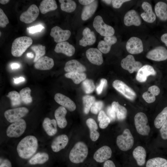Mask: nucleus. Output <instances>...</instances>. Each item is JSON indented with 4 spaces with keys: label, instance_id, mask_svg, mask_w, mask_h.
<instances>
[{
    "label": "nucleus",
    "instance_id": "f257e3e1",
    "mask_svg": "<svg viewBox=\"0 0 167 167\" xmlns=\"http://www.w3.org/2000/svg\"><path fill=\"white\" fill-rule=\"evenodd\" d=\"M38 147L36 138L32 135H27L18 143L17 152L20 158L24 159H30L35 154Z\"/></svg>",
    "mask_w": 167,
    "mask_h": 167
},
{
    "label": "nucleus",
    "instance_id": "f03ea898",
    "mask_svg": "<svg viewBox=\"0 0 167 167\" xmlns=\"http://www.w3.org/2000/svg\"><path fill=\"white\" fill-rule=\"evenodd\" d=\"M88 149L86 144L82 141L76 143L71 150L69 156L70 161L75 164L82 163L88 154Z\"/></svg>",
    "mask_w": 167,
    "mask_h": 167
},
{
    "label": "nucleus",
    "instance_id": "7ed1b4c3",
    "mask_svg": "<svg viewBox=\"0 0 167 167\" xmlns=\"http://www.w3.org/2000/svg\"><path fill=\"white\" fill-rule=\"evenodd\" d=\"M32 39L27 36H22L16 38L13 41L11 48V53L15 57H19L31 45Z\"/></svg>",
    "mask_w": 167,
    "mask_h": 167
},
{
    "label": "nucleus",
    "instance_id": "20e7f679",
    "mask_svg": "<svg viewBox=\"0 0 167 167\" xmlns=\"http://www.w3.org/2000/svg\"><path fill=\"white\" fill-rule=\"evenodd\" d=\"M134 124L136 131L139 135L143 136L149 135L151 128L148 118L144 113L139 112L136 114L134 117Z\"/></svg>",
    "mask_w": 167,
    "mask_h": 167
},
{
    "label": "nucleus",
    "instance_id": "39448f33",
    "mask_svg": "<svg viewBox=\"0 0 167 167\" xmlns=\"http://www.w3.org/2000/svg\"><path fill=\"white\" fill-rule=\"evenodd\" d=\"M134 138L130 130L124 129L122 134L118 135L116 139V144L121 150L126 151L133 147Z\"/></svg>",
    "mask_w": 167,
    "mask_h": 167
},
{
    "label": "nucleus",
    "instance_id": "423d86ee",
    "mask_svg": "<svg viewBox=\"0 0 167 167\" xmlns=\"http://www.w3.org/2000/svg\"><path fill=\"white\" fill-rule=\"evenodd\" d=\"M26 128V122L21 118L9 126L6 131V135L10 138H18L24 134Z\"/></svg>",
    "mask_w": 167,
    "mask_h": 167
},
{
    "label": "nucleus",
    "instance_id": "0eeeda50",
    "mask_svg": "<svg viewBox=\"0 0 167 167\" xmlns=\"http://www.w3.org/2000/svg\"><path fill=\"white\" fill-rule=\"evenodd\" d=\"M93 25L96 32L101 36L105 37L112 36L115 33L113 28L105 24L101 16L97 15L95 17Z\"/></svg>",
    "mask_w": 167,
    "mask_h": 167
},
{
    "label": "nucleus",
    "instance_id": "6e6552de",
    "mask_svg": "<svg viewBox=\"0 0 167 167\" xmlns=\"http://www.w3.org/2000/svg\"><path fill=\"white\" fill-rule=\"evenodd\" d=\"M29 112L28 109L25 107H20L6 110L4 116L6 120L10 123H13L20 119Z\"/></svg>",
    "mask_w": 167,
    "mask_h": 167
},
{
    "label": "nucleus",
    "instance_id": "1a4fd4ad",
    "mask_svg": "<svg viewBox=\"0 0 167 167\" xmlns=\"http://www.w3.org/2000/svg\"><path fill=\"white\" fill-rule=\"evenodd\" d=\"M112 86L116 90L127 99L132 101H133L135 99V92L122 81L116 80L113 82Z\"/></svg>",
    "mask_w": 167,
    "mask_h": 167
},
{
    "label": "nucleus",
    "instance_id": "9d476101",
    "mask_svg": "<svg viewBox=\"0 0 167 167\" xmlns=\"http://www.w3.org/2000/svg\"><path fill=\"white\" fill-rule=\"evenodd\" d=\"M121 65L123 69L128 71L130 73L137 71L142 66V63L135 60L134 56L131 55H128L123 59Z\"/></svg>",
    "mask_w": 167,
    "mask_h": 167
},
{
    "label": "nucleus",
    "instance_id": "9b49d317",
    "mask_svg": "<svg viewBox=\"0 0 167 167\" xmlns=\"http://www.w3.org/2000/svg\"><path fill=\"white\" fill-rule=\"evenodd\" d=\"M39 10L35 4L31 5L20 16V20L26 24H30L34 21L38 16Z\"/></svg>",
    "mask_w": 167,
    "mask_h": 167
},
{
    "label": "nucleus",
    "instance_id": "f8f14e48",
    "mask_svg": "<svg viewBox=\"0 0 167 167\" xmlns=\"http://www.w3.org/2000/svg\"><path fill=\"white\" fill-rule=\"evenodd\" d=\"M126 48L127 52L132 54L141 53L143 51V45L142 41L136 37H132L127 41Z\"/></svg>",
    "mask_w": 167,
    "mask_h": 167
},
{
    "label": "nucleus",
    "instance_id": "ddd939ff",
    "mask_svg": "<svg viewBox=\"0 0 167 167\" xmlns=\"http://www.w3.org/2000/svg\"><path fill=\"white\" fill-rule=\"evenodd\" d=\"M148 59L156 61L167 59V49L165 47L158 46L149 51L146 55Z\"/></svg>",
    "mask_w": 167,
    "mask_h": 167
},
{
    "label": "nucleus",
    "instance_id": "4468645a",
    "mask_svg": "<svg viewBox=\"0 0 167 167\" xmlns=\"http://www.w3.org/2000/svg\"><path fill=\"white\" fill-rule=\"evenodd\" d=\"M50 34L54 38V41L58 43L68 40L71 33L69 30H63L60 27L55 26L51 29Z\"/></svg>",
    "mask_w": 167,
    "mask_h": 167
},
{
    "label": "nucleus",
    "instance_id": "2eb2a0df",
    "mask_svg": "<svg viewBox=\"0 0 167 167\" xmlns=\"http://www.w3.org/2000/svg\"><path fill=\"white\" fill-rule=\"evenodd\" d=\"M112 154L111 148L108 146L105 145L95 152L93 158L97 162L103 163L109 160L111 157Z\"/></svg>",
    "mask_w": 167,
    "mask_h": 167
},
{
    "label": "nucleus",
    "instance_id": "dca6fc26",
    "mask_svg": "<svg viewBox=\"0 0 167 167\" xmlns=\"http://www.w3.org/2000/svg\"><path fill=\"white\" fill-rule=\"evenodd\" d=\"M86 57L92 64L100 65L103 62L102 53L97 49L90 48L86 52Z\"/></svg>",
    "mask_w": 167,
    "mask_h": 167
},
{
    "label": "nucleus",
    "instance_id": "f3484780",
    "mask_svg": "<svg viewBox=\"0 0 167 167\" xmlns=\"http://www.w3.org/2000/svg\"><path fill=\"white\" fill-rule=\"evenodd\" d=\"M54 99L58 103L70 111H74L76 108V106L74 102L69 97L61 93L56 94Z\"/></svg>",
    "mask_w": 167,
    "mask_h": 167
},
{
    "label": "nucleus",
    "instance_id": "a211bd4d",
    "mask_svg": "<svg viewBox=\"0 0 167 167\" xmlns=\"http://www.w3.org/2000/svg\"><path fill=\"white\" fill-rule=\"evenodd\" d=\"M124 23L127 26H139L141 24V20L137 12L134 10H131L128 11L125 15Z\"/></svg>",
    "mask_w": 167,
    "mask_h": 167
},
{
    "label": "nucleus",
    "instance_id": "6ab92c4d",
    "mask_svg": "<svg viewBox=\"0 0 167 167\" xmlns=\"http://www.w3.org/2000/svg\"><path fill=\"white\" fill-rule=\"evenodd\" d=\"M68 141V137L66 135L62 134L57 136L52 142L51 145L52 150L55 152L60 151L65 148Z\"/></svg>",
    "mask_w": 167,
    "mask_h": 167
},
{
    "label": "nucleus",
    "instance_id": "aec40b11",
    "mask_svg": "<svg viewBox=\"0 0 167 167\" xmlns=\"http://www.w3.org/2000/svg\"><path fill=\"white\" fill-rule=\"evenodd\" d=\"M156 72L153 67L149 65H146L142 66L138 71L136 79L139 82H145L147 77L150 75H155Z\"/></svg>",
    "mask_w": 167,
    "mask_h": 167
},
{
    "label": "nucleus",
    "instance_id": "412c9836",
    "mask_svg": "<svg viewBox=\"0 0 167 167\" xmlns=\"http://www.w3.org/2000/svg\"><path fill=\"white\" fill-rule=\"evenodd\" d=\"M117 41V39L114 36L105 37L104 40L100 41L97 46L98 49L102 53L106 54L110 51L111 46Z\"/></svg>",
    "mask_w": 167,
    "mask_h": 167
},
{
    "label": "nucleus",
    "instance_id": "4be33fe9",
    "mask_svg": "<svg viewBox=\"0 0 167 167\" xmlns=\"http://www.w3.org/2000/svg\"><path fill=\"white\" fill-rule=\"evenodd\" d=\"M55 52L61 53L68 57L73 56L75 52L74 47L68 42L65 41L58 43L54 49Z\"/></svg>",
    "mask_w": 167,
    "mask_h": 167
},
{
    "label": "nucleus",
    "instance_id": "5701e85b",
    "mask_svg": "<svg viewBox=\"0 0 167 167\" xmlns=\"http://www.w3.org/2000/svg\"><path fill=\"white\" fill-rule=\"evenodd\" d=\"M83 37L79 41V44L84 47L91 45L95 42L96 37L93 31H92L89 28H86L82 32Z\"/></svg>",
    "mask_w": 167,
    "mask_h": 167
},
{
    "label": "nucleus",
    "instance_id": "b1692460",
    "mask_svg": "<svg viewBox=\"0 0 167 167\" xmlns=\"http://www.w3.org/2000/svg\"><path fill=\"white\" fill-rule=\"evenodd\" d=\"M142 7L144 11L141 14L142 18L148 23H153L156 19V16L152 11L151 5L147 2H144L142 4Z\"/></svg>",
    "mask_w": 167,
    "mask_h": 167
},
{
    "label": "nucleus",
    "instance_id": "393cba45",
    "mask_svg": "<svg viewBox=\"0 0 167 167\" xmlns=\"http://www.w3.org/2000/svg\"><path fill=\"white\" fill-rule=\"evenodd\" d=\"M65 71L67 73H83L86 70V67L77 60H71L67 62L64 67Z\"/></svg>",
    "mask_w": 167,
    "mask_h": 167
},
{
    "label": "nucleus",
    "instance_id": "a878e982",
    "mask_svg": "<svg viewBox=\"0 0 167 167\" xmlns=\"http://www.w3.org/2000/svg\"><path fill=\"white\" fill-rule=\"evenodd\" d=\"M57 124L56 120L50 119L49 118H45L42 123L44 130L49 136L54 135L57 132Z\"/></svg>",
    "mask_w": 167,
    "mask_h": 167
},
{
    "label": "nucleus",
    "instance_id": "bb28decb",
    "mask_svg": "<svg viewBox=\"0 0 167 167\" xmlns=\"http://www.w3.org/2000/svg\"><path fill=\"white\" fill-rule=\"evenodd\" d=\"M67 110L66 108L62 106L58 107L55 111L54 116L57 125L60 128H65L67 124L66 118Z\"/></svg>",
    "mask_w": 167,
    "mask_h": 167
},
{
    "label": "nucleus",
    "instance_id": "cd10ccee",
    "mask_svg": "<svg viewBox=\"0 0 167 167\" xmlns=\"http://www.w3.org/2000/svg\"><path fill=\"white\" fill-rule=\"evenodd\" d=\"M53 59L47 56L40 58L34 64L35 68L40 70H47L51 69L54 66Z\"/></svg>",
    "mask_w": 167,
    "mask_h": 167
},
{
    "label": "nucleus",
    "instance_id": "c85d7f7f",
    "mask_svg": "<svg viewBox=\"0 0 167 167\" xmlns=\"http://www.w3.org/2000/svg\"><path fill=\"white\" fill-rule=\"evenodd\" d=\"M132 155L138 166H142L145 165L146 152L144 148L141 146H137L133 150Z\"/></svg>",
    "mask_w": 167,
    "mask_h": 167
},
{
    "label": "nucleus",
    "instance_id": "c756f323",
    "mask_svg": "<svg viewBox=\"0 0 167 167\" xmlns=\"http://www.w3.org/2000/svg\"><path fill=\"white\" fill-rule=\"evenodd\" d=\"M49 159V154L45 152H39L34 155L28 161L31 165H43L47 162Z\"/></svg>",
    "mask_w": 167,
    "mask_h": 167
},
{
    "label": "nucleus",
    "instance_id": "7c9ffc66",
    "mask_svg": "<svg viewBox=\"0 0 167 167\" xmlns=\"http://www.w3.org/2000/svg\"><path fill=\"white\" fill-rule=\"evenodd\" d=\"M98 5V1L94 0L92 3L85 6L83 8L81 15L82 19L85 21L91 17L96 10Z\"/></svg>",
    "mask_w": 167,
    "mask_h": 167
},
{
    "label": "nucleus",
    "instance_id": "2f4dec72",
    "mask_svg": "<svg viewBox=\"0 0 167 167\" xmlns=\"http://www.w3.org/2000/svg\"><path fill=\"white\" fill-rule=\"evenodd\" d=\"M86 124L90 130L91 139L93 141H96L100 136V134L97 131L98 127L96 122L94 119L90 118L87 120Z\"/></svg>",
    "mask_w": 167,
    "mask_h": 167
},
{
    "label": "nucleus",
    "instance_id": "473e14b6",
    "mask_svg": "<svg viewBox=\"0 0 167 167\" xmlns=\"http://www.w3.org/2000/svg\"><path fill=\"white\" fill-rule=\"evenodd\" d=\"M155 11L157 16L163 21L167 20V4L165 2L160 1L156 4Z\"/></svg>",
    "mask_w": 167,
    "mask_h": 167
},
{
    "label": "nucleus",
    "instance_id": "72a5a7b5",
    "mask_svg": "<svg viewBox=\"0 0 167 167\" xmlns=\"http://www.w3.org/2000/svg\"><path fill=\"white\" fill-rule=\"evenodd\" d=\"M57 5L54 0H43L40 3L39 9L42 14H45L57 8Z\"/></svg>",
    "mask_w": 167,
    "mask_h": 167
},
{
    "label": "nucleus",
    "instance_id": "f704fd0d",
    "mask_svg": "<svg viewBox=\"0 0 167 167\" xmlns=\"http://www.w3.org/2000/svg\"><path fill=\"white\" fill-rule=\"evenodd\" d=\"M111 107L116 114L117 119L120 121L124 120L127 115V110L124 106L119 104L118 102L114 101L112 104Z\"/></svg>",
    "mask_w": 167,
    "mask_h": 167
},
{
    "label": "nucleus",
    "instance_id": "c9c22d12",
    "mask_svg": "<svg viewBox=\"0 0 167 167\" xmlns=\"http://www.w3.org/2000/svg\"><path fill=\"white\" fill-rule=\"evenodd\" d=\"M146 167H167V160L161 157L153 158L146 162Z\"/></svg>",
    "mask_w": 167,
    "mask_h": 167
},
{
    "label": "nucleus",
    "instance_id": "e433bc0d",
    "mask_svg": "<svg viewBox=\"0 0 167 167\" xmlns=\"http://www.w3.org/2000/svg\"><path fill=\"white\" fill-rule=\"evenodd\" d=\"M61 3V9L63 11L71 13L74 11L76 7L75 2L72 0H59Z\"/></svg>",
    "mask_w": 167,
    "mask_h": 167
},
{
    "label": "nucleus",
    "instance_id": "4c0bfd02",
    "mask_svg": "<svg viewBox=\"0 0 167 167\" xmlns=\"http://www.w3.org/2000/svg\"><path fill=\"white\" fill-rule=\"evenodd\" d=\"M167 119V107H165L156 117L154 125L157 129L160 128Z\"/></svg>",
    "mask_w": 167,
    "mask_h": 167
},
{
    "label": "nucleus",
    "instance_id": "58836bf2",
    "mask_svg": "<svg viewBox=\"0 0 167 167\" xmlns=\"http://www.w3.org/2000/svg\"><path fill=\"white\" fill-rule=\"evenodd\" d=\"M65 76L68 78L71 79L75 84H78L84 81L86 78V74L83 73L69 72L65 74Z\"/></svg>",
    "mask_w": 167,
    "mask_h": 167
},
{
    "label": "nucleus",
    "instance_id": "ea45409f",
    "mask_svg": "<svg viewBox=\"0 0 167 167\" xmlns=\"http://www.w3.org/2000/svg\"><path fill=\"white\" fill-rule=\"evenodd\" d=\"M83 105V110L84 113L88 114L93 104L96 101L95 97L92 96L86 95L82 98Z\"/></svg>",
    "mask_w": 167,
    "mask_h": 167
},
{
    "label": "nucleus",
    "instance_id": "a19ab883",
    "mask_svg": "<svg viewBox=\"0 0 167 167\" xmlns=\"http://www.w3.org/2000/svg\"><path fill=\"white\" fill-rule=\"evenodd\" d=\"M30 88L28 87L22 89L19 92L21 102L25 104H28L32 101V98L31 96Z\"/></svg>",
    "mask_w": 167,
    "mask_h": 167
},
{
    "label": "nucleus",
    "instance_id": "79ce46f5",
    "mask_svg": "<svg viewBox=\"0 0 167 167\" xmlns=\"http://www.w3.org/2000/svg\"><path fill=\"white\" fill-rule=\"evenodd\" d=\"M98 120L99 122V127L102 129L106 128L111 122L110 118L102 110H101L99 113Z\"/></svg>",
    "mask_w": 167,
    "mask_h": 167
},
{
    "label": "nucleus",
    "instance_id": "37998d69",
    "mask_svg": "<svg viewBox=\"0 0 167 167\" xmlns=\"http://www.w3.org/2000/svg\"><path fill=\"white\" fill-rule=\"evenodd\" d=\"M31 49L35 54L34 62H36L40 58L43 57L45 53V47L40 44L32 45Z\"/></svg>",
    "mask_w": 167,
    "mask_h": 167
},
{
    "label": "nucleus",
    "instance_id": "c03bdc74",
    "mask_svg": "<svg viewBox=\"0 0 167 167\" xmlns=\"http://www.w3.org/2000/svg\"><path fill=\"white\" fill-rule=\"evenodd\" d=\"M6 96L10 99L12 106H17L21 104V101L20 96L17 92L15 91H11Z\"/></svg>",
    "mask_w": 167,
    "mask_h": 167
},
{
    "label": "nucleus",
    "instance_id": "a18cd8bd",
    "mask_svg": "<svg viewBox=\"0 0 167 167\" xmlns=\"http://www.w3.org/2000/svg\"><path fill=\"white\" fill-rule=\"evenodd\" d=\"M82 87L84 91L86 94L92 93L95 88L93 80L89 79H85L83 81Z\"/></svg>",
    "mask_w": 167,
    "mask_h": 167
},
{
    "label": "nucleus",
    "instance_id": "49530a36",
    "mask_svg": "<svg viewBox=\"0 0 167 167\" xmlns=\"http://www.w3.org/2000/svg\"><path fill=\"white\" fill-rule=\"evenodd\" d=\"M103 106V103L102 101H96L92 106L90 111L93 114H97L101 110Z\"/></svg>",
    "mask_w": 167,
    "mask_h": 167
},
{
    "label": "nucleus",
    "instance_id": "de8ad7c7",
    "mask_svg": "<svg viewBox=\"0 0 167 167\" xmlns=\"http://www.w3.org/2000/svg\"><path fill=\"white\" fill-rule=\"evenodd\" d=\"M9 23L8 19L3 11L0 9V27L1 28L5 27Z\"/></svg>",
    "mask_w": 167,
    "mask_h": 167
},
{
    "label": "nucleus",
    "instance_id": "09e8293b",
    "mask_svg": "<svg viewBox=\"0 0 167 167\" xmlns=\"http://www.w3.org/2000/svg\"><path fill=\"white\" fill-rule=\"evenodd\" d=\"M142 97L144 100L148 103H152L156 100V96L148 91L143 94Z\"/></svg>",
    "mask_w": 167,
    "mask_h": 167
},
{
    "label": "nucleus",
    "instance_id": "8fccbe9b",
    "mask_svg": "<svg viewBox=\"0 0 167 167\" xmlns=\"http://www.w3.org/2000/svg\"><path fill=\"white\" fill-rule=\"evenodd\" d=\"M107 81L106 79L102 78L101 79L99 84L97 87L96 91L98 94H101L104 88L107 85Z\"/></svg>",
    "mask_w": 167,
    "mask_h": 167
},
{
    "label": "nucleus",
    "instance_id": "3c124183",
    "mask_svg": "<svg viewBox=\"0 0 167 167\" xmlns=\"http://www.w3.org/2000/svg\"><path fill=\"white\" fill-rule=\"evenodd\" d=\"M160 128L161 137L163 139H167V119Z\"/></svg>",
    "mask_w": 167,
    "mask_h": 167
},
{
    "label": "nucleus",
    "instance_id": "603ef678",
    "mask_svg": "<svg viewBox=\"0 0 167 167\" xmlns=\"http://www.w3.org/2000/svg\"><path fill=\"white\" fill-rule=\"evenodd\" d=\"M107 116L110 118L111 121H114L116 118V114L111 106H109L107 109Z\"/></svg>",
    "mask_w": 167,
    "mask_h": 167
},
{
    "label": "nucleus",
    "instance_id": "864d4df0",
    "mask_svg": "<svg viewBox=\"0 0 167 167\" xmlns=\"http://www.w3.org/2000/svg\"><path fill=\"white\" fill-rule=\"evenodd\" d=\"M44 27L41 25L32 26L27 28L29 33H35L41 31Z\"/></svg>",
    "mask_w": 167,
    "mask_h": 167
},
{
    "label": "nucleus",
    "instance_id": "5fc2aeb1",
    "mask_svg": "<svg viewBox=\"0 0 167 167\" xmlns=\"http://www.w3.org/2000/svg\"><path fill=\"white\" fill-rule=\"evenodd\" d=\"M0 167H12L11 162L7 158L0 159Z\"/></svg>",
    "mask_w": 167,
    "mask_h": 167
},
{
    "label": "nucleus",
    "instance_id": "6e6d98bb",
    "mask_svg": "<svg viewBox=\"0 0 167 167\" xmlns=\"http://www.w3.org/2000/svg\"><path fill=\"white\" fill-rule=\"evenodd\" d=\"M129 0H112V5L113 8H119L124 3L128 2Z\"/></svg>",
    "mask_w": 167,
    "mask_h": 167
},
{
    "label": "nucleus",
    "instance_id": "4d7b16f0",
    "mask_svg": "<svg viewBox=\"0 0 167 167\" xmlns=\"http://www.w3.org/2000/svg\"><path fill=\"white\" fill-rule=\"evenodd\" d=\"M148 91L152 93L155 96L159 95L160 92V88L156 85H153L149 87Z\"/></svg>",
    "mask_w": 167,
    "mask_h": 167
},
{
    "label": "nucleus",
    "instance_id": "13d9d810",
    "mask_svg": "<svg viewBox=\"0 0 167 167\" xmlns=\"http://www.w3.org/2000/svg\"><path fill=\"white\" fill-rule=\"evenodd\" d=\"M103 167H116V166L113 161L108 160L104 162Z\"/></svg>",
    "mask_w": 167,
    "mask_h": 167
},
{
    "label": "nucleus",
    "instance_id": "bf43d9fd",
    "mask_svg": "<svg viewBox=\"0 0 167 167\" xmlns=\"http://www.w3.org/2000/svg\"><path fill=\"white\" fill-rule=\"evenodd\" d=\"M94 0H79V2L81 4L84 5H87L89 4L92 2H93Z\"/></svg>",
    "mask_w": 167,
    "mask_h": 167
},
{
    "label": "nucleus",
    "instance_id": "052dcab7",
    "mask_svg": "<svg viewBox=\"0 0 167 167\" xmlns=\"http://www.w3.org/2000/svg\"><path fill=\"white\" fill-rule=\"evenodd\" d=\"M161 41L167 46V33L163 34L161 36Z\"/></svg>",
    "mask_w": 167,
    "mask_h": 167
},
{
    "label": "nucleus",
    "instance_id": "680f3d73",
    "mask_svg": "<svg viewBox=\"0 0 167 167\" xmlns=\"http://www.w3.org/2000/svg\"><path fill=\"white\" fill-rule=\"evenodd\" d=\"M14 83L15 84H18L21 82H23L25 81V79L22 77H20L19 78H14Z\"/></svg>",
    "mask_w": 167,
    "mask_h": 167
},
{
    "label": "nucleus",
    "instance_id": "e2e57ef3",
    "mask_svg": "<svg viewBox=\"0 0 167 167\" xmlns=\"http://www.w3.org/2000/svg\"><path fill=\"white\" fill-rule=\"evenodd\" d=\"M20 66V65L17 63H13L11 65V67L12 70L17 69Z\"/></svg>",
    "mask_w": 167,
    "mask_h": 167
},
{
    "label": "nucleus",
    "instance_id": "0e129e2a",
    "mask_svg": "<svg viewBox=\"0 0 167 167\" xmlns=\"http://www.w3.org/2000/svg\"><path fill=\"white\" fill-rule=\"evenodd\" d=\"M26 55L29 58H33L34 57V54L32 53H27Z\"/></svg>",
    "mask_w": 167,
    "mask_h": 167
},
{
    "label": "nucleus",
    "instance_id": "69168bd1",
    "mask_svg": "<svg viewBox=\"0 0 167 167\" xmlns=\"http://www.w3.org/2000/svg\"><path fill=\"white\" fill-rule=\"evenodd\" d=\"M9 1V0H0V3L2 4H5L8 3Z\"/></svg>",
    "mask_w": 167,
    "mask_h": 167
},
{
    "label": "nucleus",
    "instance_id": "338daca9",
    "mask_svg": "<svg viewBox=\"0 0 167 167\" xmlns=\"http://www.w3.org/2000/svg\"><path fill=\"white\" fill-rule=\"evenodd\" d=\"M101 1L105 2L106 4L109 5L110 4L111 2H112V0H102Z\"/></svg>",
    "mask_w": 167,
    "mask_h": 167
},
{
    "label": "nucleus",
    "instance_id": "774afa93",
    "mask_svg": "<svg viewBox=\"0 0 167 167\" xmlns=\"http://www.w3.org/2000/svg\"></svg>",
    "mask_w": 167,
    "mask_h": 167
}]
</instances>
